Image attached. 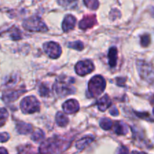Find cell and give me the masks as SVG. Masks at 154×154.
Instances as JSON below:
<instances>
[{"mask_svg": "<svg viewBox=\"0 0 154 154\" xmlns=\"http://www.w3.org/2000/svg\"><path fill=\"white\" fill-rule=\"evenodd\" d=\"M71 141L59 137L51 138L44 141L40 146L41 154H60L70 146Z\"/></svg>", "mask_w": 154, "mask_h": 154, "instance_id": "obj_1", "label": "cell"}, {"mask_svg": "<svg viewBox=\"0 0 154 154\" xmlns=\"http://www.w3.org/2000/svg\"><path fill=\"white\" fill-rule=\"evenodd\" d=\"M137 69L141 78L154 87V66L144 60H138Z\"/></svg>", "mask_w": 154, "mask_h": 154, "instance_id": "obj_2", "label": "cell"}, {"mask_svg": "<svg viewBox=\"0 0 154 154\" xmlns=\"http://www.w3.org/2000/svg\"><path fill=\"white\" fill-rule=\"evenodd\" d=\"M106 87V82L103 77L101 75H96L91 78L89 82L88 90L92 97H97L100 96L105 90Z\"/></svg>", "mask_w": 154, "mask_h": 154, "instance_id": "obj_3", "label": "cell"}, {"mask_svg": "<svg viewBox=\"0 0 154 154\" xmlns=\"http://www.w3.org/2000/svg\"><path fill=\"white\" fill-rule=\"evenodd\" d=\"M72 79L67 80V78H58L54 86V88L57 94L60 96H68L75 92V89L72 86Z\"/></svg>", "mask_w": 154, "mask_h": 154, "instance_id": "obj_4", "label": "cell"}, {"mask_svg": "<svg viewBox=\"0 0 154 154\" xmlns=\"http://www.w3.org/2000/svg\"><path fill=\"white\" fill-rule=\"evenodd\" d=\"M20 108L24 114H34L40 110V103L35 96H27L20 102Z\"/></svg>", "mask_w": 154, "mask_h": 154, "instance_id": "obj_5", "label": "cell"}, {"mask_svg": "<svg viewBox=\"0 0 154 154\" xmlns=\"http://www.w3.org/2000/svg\"><path fill=\"white\" fill-rule=\"evenodd\" d=\"M24 28L29 31L35 32H46L48 31V26L45 25L44 21L38 17H32L26 20L23 24Z\"/></svg>", "mask_w": 154, "mask_h": 154, "instance_id": "obj_6", "label": "cell"}, {"mask_svg": "<svg viewBox=\"0 0 154 154\" xmlns=\"http://www.w3.org/2000/svg\"><path fill=\"white\" fill-rule=\"evenodd\" d=\"M95 69V66L92 61L89 60L80 61L75 66L76 73L80 76H84L87 74L90 73Z\"/></svg>", "mask_w": 154, "mask_h": 154, "instance_id": "obj_7", "label": "cell"}, {"mask_svg": "<svg viewBox=\"0 0 154 154\" xmlns=\"http://www.w3.org/2000/svg\"><path fill=\"white\" fill-rule=\"evenodd\" d=\"M44 50L48 57L52 59H57L62 52L60 45L54 42H50L44 45Z\"/></svg>", "mask_w": 154, "mask_h": 154, "instance_id": "obj_8", "label": "cell"}, {"mask_svg": "<svg viewBox=\"0 0 154 154\" xmlns=\"http://www.w3.org/2000/svg\"><path fill=\"white\" fill-rule=\"evenodd\" d=\"M63 108L66 114H75L79 110V104L75 99H69L63 104Z\"/></svg>", "mask_w": 154, "mask_h": 154, "instance_id": "obj_9", "label": "cell"}, {"mask_svg": "<svg viewBox=\"0 0 154 154\" xmlns=\"http://www.w3.org/2000/svg\"><path fill=\"white\" fill-rule=\"evenodd\" d=\"M96 23V18L95 15H87L79 23V28L81 29H87L92 28Z\"/></svg>", "mask_w": 154, "mask_h": 154, "instance_id": "obj_10", "label": "cell"}, {"mask_svg": "<svg viewBox=\"0 0 154 154\" xmlns=\"http://www.w3.org/2000/svg\"><path fill=\"white\" fill-rule=\"evenodd\" d=\"M76 24V18L72 15H66L63 22V29L64 32H69L73 29Z\"/></svg>", "mask_w": 154, "mask_h": 154, "instance_id": "obj_11", "label": "cell"}, {"mask_svg": "<svg viewBox=\"0 0 154 154\" xmlns=\"http://www.w3.org/2000/svg\"><path fill=\"white\" fill-rule=\"evenodd\" d=\"M25 93V90H12V91L7 92L3 96V99L5 101V102H11L17 99L23 93Z\"/></svg>", "mask_w": 154, "mask_h": 154, "instance_id": "obj_12", "label": "cell"}, {"mask_svg": "<svg viewBox=\"0 0 154 154\" xmlns=\"http://www.w3.org/2000/svg\"><path fill=\"white\" fill-rule=\"evenodd\" d=\"M97 106L99 109L102 111H105V110L109 108L111 105V100L108 95H105L101 99H99L97 102Z\"/></svg>", "mask_w": 154, "mask_h": 154, "instance_id": "obj_13", "label": "cell"}, {"mask_svg": "<svg viewBox=\"0 0 154 154\" xmlns=\"http://www.w3.org/2000/svg\"><path fill=\"white\" fill-rule=\"evenodd\" d=\"M108 63H109L111 67H114L117 64V48L113 47V48H110L109 51H108Z\"/></svg>", "mask_w": 154, "mask_h": 154, "instance_id": "obj_14", "label": "cell"}, {"mask_svg": "<svg viewBox=\"0 0 154 154\" xmlns=\"http://www.w3.org/2000/svg\"><path fill=\"white\" fill-rule=\"evenodd\" d=\"M17 129L20 134L27 135V134L32 132V126L28 123L20 122V123L17 124Z\"/></svg>", "mask_w": 154, "mask_h": 154, "instance_id": "obj_15", "label": "cell"}, {"mask_svg": "<svg viewBox=\"0 0 154 154\" xmlns=\"http://www.w3.org/2000/svg\"><path fill=\"white\" fill-rule=\"evenodd\" d=\"M94 141V138L93 136H87L84 137V138H81L79 141L77 142L76 147L78 149V150H81L83 149H84L85 147H87L90 143H92Z\"/></svg>", "mask_w": 154, "mask_h": 154, "instance_id": "obj_16", "label": "cell"}, {"mask_svg": "<svg viewBox=\"0 0 154 154\" xmlns=\"http://www.w3.org/2000/svg\"><path fill=\"white\" fill-rule=\"evenodd\" d=\"M114 130L117 135H126L128 132L127 126L122 122H116L114 124Z\"/></svg>", "mask_w": 154, "mask_h": 154, "instance_id": "obj_17", "label": "cell"}, {"mask_svg": "<svg viewBox=\"0 0 154 154\" xmlns=\"http://www.w3.org/2000/svg\"><path fill=\"white\" fill-rule=\"evenodd\" d=\"M56 122L60 126H66L69 123V118L63 113L58 112L56 115Z\"/></svg>", "mask_w": 154, "mask_h": 154, "instance_id": "obj_18", "label": "cell"}, {"mask_svg": "<svg viewBox=\"0 0 154 154\" xmlns=\"http://www.w3.org/2000/svg\"><path fill=\"white\" fill-rule=\"evenodd\" d=\"M58 2L63 7L71 9L76 7L78 4V0H58Z\"/></svg>", "mask_w": 154, "mask_h": 154, "instance_id": "obj_19", "label": "cell"}, {"mask_svg": "<svg viewBox=\"0 0 154 154\" xmlns=\"http://www.w3.org/2000/svg\"><path fill=\"white\" fill-rule=\"evenodd\" d=\"M100 126L105 130H109L113 126V122L108 118H102L100 120Z\"/></svg>", "mask_w": 154, "mask_h": 154, "instance_id": "obj_20", "label": "cell"}, {"mask_svg": "<svg viewBox=\"0 0 154 154\" xmlns=\"http://www.w3.org/2000/svg\"><path fill=\"white\" fill-rule=\"evenodd\" d=\"M44 138H45V134L42 130H39V129L33 132L32 135V139L34 141H36V142L41 141Z\"/></svg>", "mask_w": 154, "mask_h": 154, "instance_id": "obj_21", "label": "cell"}, {"mask_svg": "<svg viewBox=\"0 0 154 154\" xmlns=\"http://www.w3.org/2000/svg\"><path fill=\"white\" fill-rule=\"evenodd\" d=\"M85 5L92 10H96L99 7V2L98 0H84Z\"/></svg>", "mask_w": 154, "mask_h": 154, "instance_id": "obj_22", "label": "cell"}, {"mask_svg": "<svg viewBox=\"0 0 154 154\" xmlns=\"http://www.w3.org/2000/svg\"><path fill=\"white\" fill-rule=\"evenodd\" d=\"M8 117V113L5 108H0V126H3L5 123L6 120Z\"/></svg>", "mask_w": 154, "mask_h": 154, "instance_id": "obj_23", "label": "cell"}, {"mask_svg": "<svg viewBox=\"0 0 154 154\" xmlns=\"http://www.w3.org/2000/svg\"><path fill=\"white\" fill-rule=\"evenodd\" d=\"M68 47L70 48L78 50V51H82L84 49V44L81 42H80V41H78V42H74L69 43Z\"/></svg>", "mask_w": 154, "mask_h": 154, "instance_id": "obj_24", "label": "cell"}, {"mask_svg": "<svg viewBox=\"0 0 154 154\" xmlns=\"http://www.w3.org/2000/svg\"><path fill=\"white\" fill-rule=\"evenodd\" d=\"M38 92L42 96H46L49 94L50 90L48 86H46L44 84H42L40 85V87H39Z\"/></svg>", "mask_w": 154, "mask_h": 154, "instance_id": "obj_25", "label": "cell"}, {"mask_svg": "<svg viewBox=\"0 0 154 154\" xmlns=\"http://www.w3.org/2000/svg\"><path fill=\"white\" fill-rule=\"evenodd\" d=\"M150 37L149 35L145 34L141 36V44L143 47H147L150 45Z\"/></svg>", "mask_w": 154, "mask_h": 154, "instance_id": "obj_26", "label": "cell"}, {"mask_svg": "<svg viewBox=\"0 0 154 154\" xmlns=\"http://www.w3.org/2000/svg\"><path fill=\"white\" fill-rule=\"evenodd\" d=\"M32 146H23L22 147V149L19 150V154H32Z\"/></svg>", "mask_w": 154, "mask_h": 154, "instance_id": "obj_27", "label": "cell"}, {"mask_svg": "<svg viewBox=\"0 0 154 154\" xmlns=\"http://www.w3.org/2000/svg\"><path fill=\"white\" fill-rule=\"evenodd\" d=\"M9 139V135L6 132L0 133V142H5Z\"/></svg>", "mask_w": 154, "mask_h": 154, "instance_id": "obj_28", "label": "cell"}, {"mask_svg": "<svg viewBox=\"0 0 154 154\" xmlns=\"http://www.w3.org/2000/svg\"><path fill=\"white\" fill-rule=\"evenodd\" d=\"M118 154H129V150L127 147L122 146L118 150Z\"/></svg>", "mask_w": 154, "mask_h": 154, "instance_id": "obj_29", "label": "cell"}, {"mask_svg": "<svg viewBox=\"0 0 154 154\" xmlns=\"http://www.w3.org/2000/svg\"><path fill=\"white\" fill-rule=\"evenodd\" d=\"M110 113H111V115L113 116H117L119 114L118 111H117V109L115 108V107H114V108H111V109L110 110Z\"/></svg>", "mask_w": 154, "mask_h": 154, "instance_id": "obj_30", "label": "cell"}, {"mask_svg": "<svg viewBox=\"0 0 154 154\" xmlns=\"http://www.w3.org/2000/svg\"><path fill=\"white\" fill-rule=\"evenodd\" d=\"M136 114L141 118H147V117H149L148 113H136Z\"/></svg>", "mask_w": 154, "mask_h": 154, "instance_id": "obj_31", "label": "cell"}, {"mask_svg": "<svg viewBox=\"0 0 154 154\" xmlns=\"http://www.w3.org/2000/svg\"><path fill=\"white\" fill-rule=\"evenodd\" d=\"M125 81H126V78H117V84H118V85L123 86V84H124Z\"/></svg>", "mask_w": 154, "mask_h": 154, "instance_id": "obj_32", "label": "cell"}, {"mask_svg": "<svg viewBox=\"0 0 154 154\" xmlns=\"http://www.w3.org/2000/svg\"><path fill=\"white\" fill-rule=\"evenodd\" d=\"M0 154H8V153L7 150L5 148H2V147H0Z\"/></svg>", "mask_w": 154, "mask_h": 154, "instance_id": "obj_33", "label": "cell"}, {"mask_svg": "<svg viewBox=\"0 0 154 154\" xmlns=\"http://www.w3.org/2000/svg\"><path fill=\"white\" fill-rule=\"evenodd\" d=\"M132 154H146L144 152H137V151H133L132 153Z\"/></svg>", "mask_w": 154, "mask_h": 154, "instance_id": "obj_34", "label": "cell"}, {"mask_svg": "<svg viewBox=\"0 0 154 154\" xmlns=\"http://www.w3.org/2000/svg\"><path fill=\"white\" fill-rule=\"evenodd\" d=\"M153 114H154V108H153Z\"/></svg>", "mask_w": 154, "mask_h": 154, "instance_id": "obj_35", "label": "cell"}]
</instances>
